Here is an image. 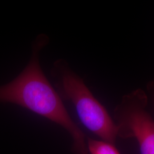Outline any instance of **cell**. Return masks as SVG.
<instances>
[{
	"label": "cell",
	"mask_w": 154,
	"mask_h": 154,
	"mask_svg": "<svg viewBox=\"0 0 154 154\" xmlns=\"http://www.w3.org/2000/svg\"><path fill=\"white\" fill-rule=\"evenodd\" d=\"M149 97L142 88L124 95L114 110L118 137L134 138L140 154H154V120L147 109Z\"/></svg>",
	"instance_id": "obj_3"
},
{
	"label": "cell",
	"mask_w": 154,
	"mask_h": 154,
	"mask_svg": "<svg viewBox=\"0 0 154 154\" xmlns=\"http://www.w3.org/2000/svg\"><path fill=\"white\" fill-rule=\"evenodd\" d=\"M49 40L45 34L36 37L27 65L16 78L0 86V102L18 105L59 125L72 136L74 153L88 154L85 134L72 119L40 65L41 51L49 44Z\"/></svg>",
	"instance_id": "obj_1"
},
{
	"label": "cell",
	"mask_w": 154,
	"mask_h": 154,
	"mask_svg": "<svg viewBox=\"0 0 154 154\" xmlns=\"http://www.w3.org/2000/svg\"><path fill=\"white\" fill-rule=\"evenodd\" d=\"M51 75L61 98L73 105L85 127L101 140L115 144L118 128L113 118L68 62L63 59L55 61Z\"/></svg>",
	"instance_id": "obj_2"
},
{
	"label": "cell",
	"mask_w": 154,
	"mask_h": 154,
	"mask_svg": "<svg viewBox=\"0 0 154 154\" xmlns=\"http://www.w3.org/2000/svg\"><path fill=\"white\" fill-rule=\"evenodd\" d=\"M147 90L149 93L152 94L154 97V80L150 81L147 85Z\"/></svg>",
	"instance_id": "obj_5"
},
{
	"label": "cell",
	"mask_w": 154,
	"mask_h": 154,
	"mask_svg": "<svg viewBox=\"0 0 154 154\" xmlns=\"http://www.w3.org/2000/svg\"><path fill=\"white\" fill-rule=\"evenodd\" d=\"M87 147L90 154H121L114 144L102 140L88 138Z\"/></svg>",
	"instance_id": "obj_4"
}]
</instances>
